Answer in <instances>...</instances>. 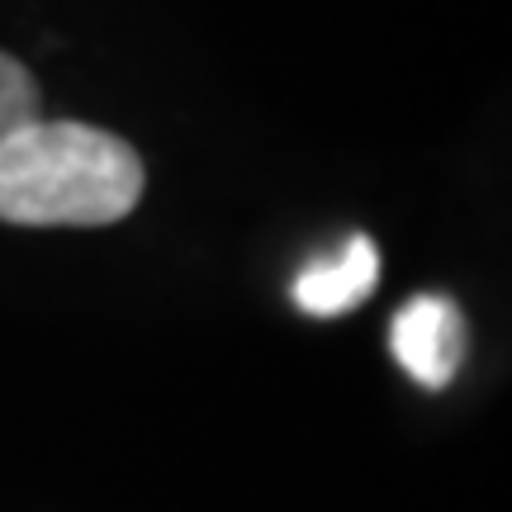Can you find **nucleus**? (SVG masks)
Returning a JSON list of instances; mask_svg holds the SVG:
<instances>
[{"label":"nucleus","instance_id":"1","mask_svg":"<svg viewBox=\"0 0 512 512\" xmlns=\"http://www.w3.org/2000/svg\"><path fill=\"white\" fill-rule=\"evenodd\" d=\"M143 200V157L105 128L34 119L0 143V219L24 228H100Z\"/></svg>","mask_w":512,"mask_h":512},{"label":"nucleus","instance_id":"2","mask_svg":"<svg viewBox=\"0 0 512 512\" xmlns=\"http://www.w3.org/2000/svg\"><path fill=\"white\" fill-rule=\"evenodd\" d=\"M389 347L418 384L446 389L465 361V318L446 294H413L389 323Z\"/></svg>","mask_w":512,"mask_h":512},{"label":"nucleus","instance_id":"3","mask_svg":"<svg viewBox=\"0 0 512 512\" xmlns=\"http://www.w3.org/2000/svg\"><path fill=\"white\" fill-rule=\"evenodd\" d=\"M380 280V252L366 233L347 238L342 252L323 256L299 271L294 280V304L313 318H337V313H351L356 304H366L370 290Z\"/></svg>","mask_w":512,"mask_h":512},{"label":"nucleus","instance_id":"4","mask_svg":"<svg viewBox=\"0 0 512 512\" xmlns=\"http://www.w3.org/2000/svg\"><path fill=\"white\" fill-rule=\"evenodd\" d=\"M43 110V95H38L34 72L19 62V57L0 53V143L15 133V128L34 124Z\"/></svg>","mask_w":512,"mask_h":512}]
</instances>
